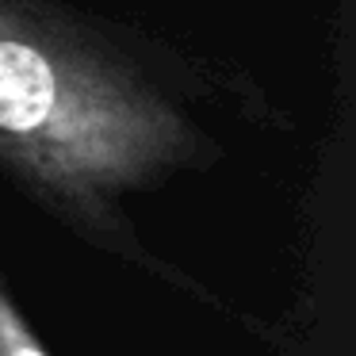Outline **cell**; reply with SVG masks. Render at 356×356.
I'll use <instances>...</instances> for the list:
<instances>
[{"mask_svg": "<svg viewBox=\"0 0 356 356\" xmlns=\"http://www.w3.org/2000/svg\"><path fill=\"white\" fill-rule=\"evenodd\" d=\"M218 62L70 0H0V172L85 230L218 157Z\"/></svg>", "mask_w": 356, "mask_h": 356, "instance_id": "cell-1", "label": "cell"}, {"mask_svg": "<svg viewBox=\"0 0 356 356\" xmlns=\"http://www.w3.org/2000/svg\"><path fill=\"white\" fill-rule=\"evenodd\" d=\"M0 356H47V348L31 337V330L4 299V291H0Z\"/></svg>", "mask_w": 356, "mask_h": 356, "instance_id": "cell-2", "label": "cell"}]
</instances>
